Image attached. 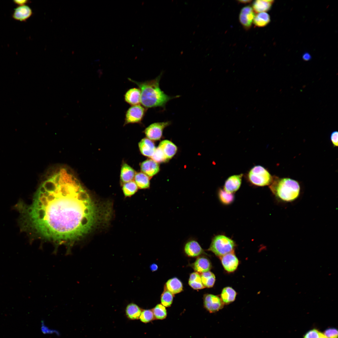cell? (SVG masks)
Here are the masks:
<instances>
[{"label":"cell","instance_id":"12","mask_svg":"<svg viewBox=\"0 0 338 338\" xmlns=\"http://www.w3.org/2000/svg\"><path fill=\"white\" fill-rule=\"evenodd\" d=\"M140 167L142 172L150 177L157 174L160 170L158 164L151 159L146 160L142 162Z\"/></svg>","mask_w":338,"mask_h":338},{"label":"cell","instance_id":"10","mask_svg":"<svg viewBox=\"0 0 338 338\" xmlns=\"http://www.w3.org/2000/svg\"><path fill=\"white\" fill-rule=\"evenodd\" d=\"M220 258L222 264L226 271L232 272L236 269L238 265L239 261L233 251Z\"/></svg>","mask_w":338,"mask_h":338},{"label":"cell","instance_id":"25","mask_svg":"<svg viewBox=\"0 0 338 338\" xmlns=\"http://www.w3.org/2000/svg\"><path fill=\"white\" fill-rule=\"evenodd\" d=\"M270 17L266 12L258 13L254 18L253 23L255 25L262 27L267 25L270 22Z\"/></svg>","mask_w":338,"mask_h":338},{"label":"cell","instance_id":"15","mask_svg":"<svg viewBox=\"0 0 338 338\" xmlns=\"http://www.w3.org/2000/svg\"><path fill=\"white\" fill-rule=\"evenodd\" d=\"M138 145L141 153L147 157H151L156 149L154 143L146 138L142 139L139 143Z\"/></svg>","mask_w":338,"mask_h":338},{"label":"cell","instance_id":"22","mask_svg":"<svg viewBox=\"0 0 338 338\" xmlns=\"http://www.w3.org/2000/svg\"><path fill=\"white\" fill-rule=\"evenodd\" d=\"M165 287L173 294L181 292L183 290L182 282L177 278L168 280L166 284Z\"/></svg>","mask_w":338,"mask_h":338},{"label":"cell","instance_id":"32","mask_svg":"<svg viewBox=\"0 0 338 338\" xmlns=\"http://www.w3.org/2000/svg\"><path fill=\"white\" fill-rule=\"evenodd\" d=\"M139 319L142 323H147L155 320V318L152 310H142Z\"/></svg>","mask_w":338,"mask_h":338},{"label":"cell","instance_id":"5","mask_svg":"<svg viewBox=\"0 0 338 338\" xmlns=\"http://www.w3.org/2000/svg\"><path fill=\"white\" fill-rule=\"evenodd\" d=\"M248 179L252 184L264 186L271 184L273 178L269 172L263 166L257 165L252 168L248 175Z\"/></svg>","mask_w":338,"mask_h":338},{"label":"cell","instance_id":"16","mask_svg":"<svg viewBox=\"0 0 338 338\" xmlns=\"http://www.w3.org/2000/svg\"><path fill=\"white\" fill-rule=\"evenodd\" d=\"M158 147L162 151L167 160L173 157L177 151V146L172 142L167 140L162 141Z\"/></svg>","mask_w":338,"mask_h":338},{"label":"cell","instance_id":"27","mask_svg":"<svg viewBox=\"0 0 338 338\" xmlns=\"http://www.w3.org/2000/svg\"><path fill=\"white\" fill-rule=\"evenodd\" d=\"M201 281L205 287L211 288L213 286L215 281L214 274L209 271L202 273L200 275Z\"/></svg>","mask_w":338,"mask_h":338},{"label":"cell","instance_id":"6","mask_svg":"<svg viewBox=\"0 0 338 338\" xmlns=\"http://www.w3.org/2000/svg\"><path fill=\"white\" fill-rule=\"evenodd\" d=\"M146 110L140 105L131 106L126 112L124 125L141 123L145 115Z\"/></svg>","mask_w":338,"mask_h":338},{"label":"cell","instance_id":"17","mask_svg":"<svg viewBox=\"0 0 338 338\" xmlns=\"http://www.w3.org/2000/svg\"><path fill=\"white\" fill-rule=\"evenodd\" d=\"M125 101L131 106L139 105L141 103V92L137 88H132L128 90L124 95Z\"/></svg>","mask_w":338,"mask_h":338},{"label":"cell","instance_id":"13","mask_svg":"<svg viewBox=\"0 0 338 338\" xmlns=\"http://www.w3.org/2000/svg\"><path fill=\"white\" fill-rule=\"evenodd\" d=\"M184 250L187 255L191 257L198 256L204 252L203 250L198 243L193 239L188 241L186 243Z\"/></svg>","mask_w":338,"mask_h":338},{"label":"cell","instance_id":"1","mask_svg":"<svg viewBox=\"0 0 338 338\" xmlns=\"http://www.w3.org/2000/svg\"><path fill=\"white\" fill-rule=\"evenodd\" d=\"M33 196L24 204L18 222L20 230L56 243H70L101 227L113 214L110 202L94 199L70 168L50 169Z\"/></svg>","mask_w":338,"mask_h":338},{"label":"cell","instance_id":"41","mask_svg":"<svg viewBox=\"0 0 338 338\" xmlns=\"http://www.w3.org/2000/svg\"><path fill=\"white\" fill-rule=\"evenodd\" d=\"M319 338H327V337L323 334L320 332Z\"/></svg>","mask_w":338,"mask_h":338},{"label":"cell","instance_id":"30","mask_svg":"<svg viewBox=\"0 0 338 338\" xmlns=\"http://www.w3.org/2000/svg\"><path fill=\"white\" fill-rule=\"evenodd\" d=\"M155 320H162L167 315L165 307L161 304L157 305L152 310Z\"/></svg>","mask_w":338,"mask_h":338},{"label":"cell","instance_id":"33","mask_svg":"<svg viewBox=\"0 0 338 338\" xmlns=\"http://www.w3.org/2000/svg\"><path fill=\"white\" fill-rule=\"evenodd\" d=\"M151 158L157 163L165 162L167 160L162 151L158 147L156 148L153 155Z\"/></svg>","mask_w":338,"mask_h":338},{"label":"cell","instance_id":"38","mask_svg":"<svg viewBox=\"0 0 338 338\" xmlns=\"http://www.w3.org/2000/svg\"><path fill=\"white\" fill-rule=\"evenodd\" d=\"M150 268L152 271H154L157 269L158 266L156 264H153L150 265Z\"/></svg>","mask_w":338,"mask_h":338},{"label":"cell","instance_id":"34","mask_svg":"<svg viewBox=\"0 0 338 338\" xmlns=\"http://www.w3.org/2000/svg\"><path fill=\"white\" fill-rule=\"evenodd\" d=\"M327 338H338V330L335 328H330L326 329L324 334Z\"/></svg>","mask_w":338,"mask_h":338},{"label":"cell","instance_id":"37","mask_svg":"<svg viewBox=\"0 0 338 338\" xmlns=\"http://www.w3.org/2000/svg\"><path fill=\"white\" fill-rule=\"evenodd\" d=\"M15 4L20 6L25 5V4L28 3V1L27 0H16L13 1Z\"/></svg>","mask_w":338,"mask_h":338},{"label":"cell","instance_id":"35","mask_svg":"<svg viewBox=\"0 0 338 338\" xmlns=\"http://www.w3.org/2000/svg\"><path fill=\"white\" fill-rule=\"evenodd\" d=\"M319 333L317 330L313 329L308 331L305 335L304 338H319Z\"/></svg>","mask_w":338,"mask_h":338},{"label":"cell","instance_id":"7","mask_svg":"<svg viewBox=\"0 0 338 338\" xmlns=\"http://www.w3.org/2000/svg\"><path fill=\"white\" fill-rule=\"evenodd\" d=\"M171 123L170 121H166L152 123L145 129L144 133L147 138L150 140H159L162 136L164 128Z\"/></svg>","mask_w":338,"mask_h":338},{"label":"cell","instance_id":"3","mask_svg":"<svg viewBox=\"0 0 338 338\" xmlns=\"http://www.w3.org/2000/svg\"><path fill=\"white\" fill-rule=\"evenodd\" d=\"M269 186L271 191L279 199L289 202L296 200L300 192V187L298 182L288 178L275 177Z\"/></svg>","mask_w":338,"mask_h":338},{"label":"cell","instance_id":"18","mask_svg":"<svg viewBox=\"0 0 338 338\" xmlns=\"http://www.w3.org/2000/svg\"><path fill=\"white\" fill-rule=\"evenodd\" d=\"M211 266L210 261L203 257L198 258L192 264L194 270L198 273H201L209 271Z\"/></svg>","mask_w":338,"mask_h":338},{"label":"cell","instance_id":"36","mask_svg":"<svg viewBox=\"0 0 338 338\" xmlns=\"http://www.w3.org/2000/svg\"><path fill=\"white\" fill-rule=\"evenodd\" d=\"M330 139L331 142L335 146H338V132L334 131L332 133L330 136Z\"/></svg>","mask_w":338,"mask_h":338},{"label":"cell","instance_id":"11","mask_svg":"<svg viewBox=\"0 0 338 338\" xmlns=\"http://www.w3.org/2000/svg\"><path fill=\"white\" fill-rule=\"evenodd\" d=\"M243 174H241L231 176L226 180L224 186V190L227 192L233 193L240 188Z\"/></svg>","mask_w":338,"mask_h":338},{"label":"cell","instance_id":"8","mask_svg":"<svg viewBox=\"0 0 338 338\" xmlns=\"http://www.w3.org/2000/svg\"><path fill=\"white\" fill-rule=\"evenodd\" d=\"M204 305L210 313L216 312L223 307L224 303L218 296L207 294L203 297Z\"/></svg>","mask_w":338,"mask_h":338},{"label":"cell","instance_id":"23","mask_svg":"<svg viewBox=\"0 0 338 338\" xmlns=\"http://www.w3.org/2000/svg\"><path fill=\"white\" fill-rule=\"evenodd\" d=\"M237 293L232 288L227 287L222 290L221 294V299L224 304H228L235 300Z\"/></svg>","mask_w":338,"mask_h":338},{"label":"cell","instance_id":"28","mask_svg":"<svg viewBox=\"0 0 338 338\" xmlns=\"http://www.w3.org/2000/svg\"><path fill=\"white\" fill-rule=\"evenodd\" d=\"M122 190L126 197L133 195L137 191L138 187L135 181H132L123 183Z\"/></svg>","mask_w":338,"mask_h":338},{"label":"cell","instance_id":"31","mask_svg":"<svg viewBox=\"0 0 338 338\" xmlns=\"http://www.w3.org/2000/svg\"><path fill=\"white\" fill-rule=\"evenodd\" d=\"M173 298V294L165 288L161 296V304L165 307H168L172 304Z\"/></svg>","mask_w":338,"mask_h":338},{"label":"cell","instance_id":"2","mask_svg":"<svg viewBox=\"0 0 338 338\" xmlns=\"http://www.w3.org/2000/svg\"><path fill=\"white\" fill-rule=\"evenodd\" d=\"M162 74L154 79L142 82L128 78L139 87L141 92V103L146 109L157 107L165 108L169 101L179 97L169 96L161 89L159 84Z\"/></svg>","mask_w":338,"mask_h":338},{"label":"cell","instance_id":"29","mask_svg":"<svg viewBox=\"0 0 338 338\" xmlns=\"http://www.w3.org/2000/svg\"><path fill=\"white\" fill-rule=\"evenodd\" d=\"M218 195L220 202L224 205H229L234 200V196L233 193L227 192L222 189L219 190Z\"/></svg>","mask_w":338,"mask_h":338},{"label":"cell","instance_id":"19","mask_svg":"<svg viewBox=\"0 0 338 338\" xmlns=\"http://www.w3.org/2000/svg\"><path fill=\"white\" fill-rule=\"evenodd\" d=\"M136 174L135 171L126 163H124L122 166L120 174L121 182L124 183L132 181L134 178Z\"/></svg>","mask_w":338,"mask_h":338},{"label":"cell","instance_id":"20","mask_svg":"<svg viewBox=\"0 0 338 338\" xmlns=\"http://www.w3.org/2000/svg\"><path fill=\"white\" fill-rule=\"evenodd\" d=\"M273 3V0H256L253 3L252 8L256 13L265 12L270 9Z\"/></svg>","mask_w":338,"mask_h":338},{"label":"cell","instance_id":"40","mask_svg":"<svg viewBox=\"0 0 338 338\" xmlns=\"http://www.w3.org/2000/svg\"><path fill=\"white\" fill-rule=\"evenodd\" d=\"M303 59L305 60H309L310 59V56L308 54H305L303 56Z\"/></svg>","mask_w":338,"mask_h":338},{"label":"cell","instance_id":"26","mask_svg":"<svg viewBox=\"0 0 338 338\" xmlns=\"http://www.w3.org/2000/svg\"><path fill=\"white\" fill-rule=\"evenodd\" d=\"M188 284L192 288L195 289H201L205 288L202 283L200 275L196 272L190 274Z\"/></svg>","mask_w":338,"mask_h":338},{"label":"cell","instance_id":"14","mask_svg":"<svg viewBox=\"0 0 338 338\" xmlns=\"http://www.w3.org/2000/svg\"><path fill=\"white\" fill-rule=\"evenodd\" d=\"M32 13L31 8L28 6H20L16 8L12 15L15 20L20 21H25L31 16Z\"/></svg>","mask_w":338,"mask_h":338},{"label":"cell","instance_id":"39","mask_svg":"<svg viewBox=\"0 0 338 338\" xmlns=\"http://www.w3.org/2000/svg\"><path fill=\"white\" fill-rule=\"evenodd\" d=\"M252 0H238V2L239 3H241L247 4V3H250L252 2Z\"/></svg>","mask_w":338,"mask_h":338},{"label":"cell","instance_id":"4","mask_svg":"<svg viewBox=\"0 0 338 338\" xmlns=\"http://www.w3.org/2000/svg\"><path fill=\"white\" fill-rule=\"evenodd\" d=\"M235 246L233 240L225 235H219L213 238L208 250L221 257L233 252Z\"/></svg>","mask_w":338,"mask_h":338},{"label":"cell","instance_id":"24","mask_svg":"<svg viewBox=\"0 0 338 338\" xmlns=\"http://www.w3.org/2000/svg\"><path fill=\"white\" fill-rule=\"evenodd\" d=\"M134 179L135 182L139 188L144 189L149 187L150 178L144 173L141 172L136 173Z\"/></svg>","mask_w":338,"mask_h":338},{"label":"cell","instance_id":"21","mask_svg":"<svg viewBox=\"0 0 338 338\" xmlns=\"http://www.w3.org/2000/svg\"><path fill=\"white\" fill-rule=\"evenodd\" d=\"M142 311V309L137 305L131 303L126 306L125 312L128 319L134 320L139 319Z\"/></svg>","mask_w":338,"mask_h":338},{"label":"cell","instance_id":"9","mask_svg":"<svg viewBox=\"0 0 338 338\" xmlns=\"http://www.w3.org/2000/svg\"><path fill=\"white\" fill-rule=\"evenodd\" d=\"M254 17V11L251 6H246L241 9L239 15V20L246 30L251 27Z\"/></svg>","mask_w":338,"mask_h":338}]
</instances>
